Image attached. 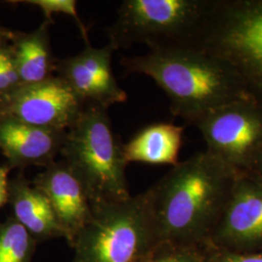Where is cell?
Here are the masks:
<instances>
[{
	"instance_id": "cell-1",
	"label": "cell",
	"mask_w": 262,
	"mask_h": 262,
	"mask_svg": "<svg viewBox=\"0 0 262 262\" xmlns=\"http://www.w3.org/2000/svg\"><path fill=\"white\" fill-rule=\"evenodd\" d=\"M238 178L207 150L173 166L144 191L159 244L201 247L206 243Z\"/></svg>"
},
{
	"instance_id": "cell-2",
	"label": "cell",
	"mask_w": 262,
	"mask_h": 262,
	"mask_svg": "<svg viewBox=\"0 0 262 262\" xmlns=\"http://www.w3.org/2000/svg\"><path fill=\"white\" fill-rule=\"evenodd\" d=\"M121 64L126 73L152 79L167 95L172 115L189 125L210 110L251 99L225 61L195 48L150 51L125 56Z\"/></svg>"
},
{
	"instance_id": "cell-3",
	"label": "cell",
	"mask_w": 262,
	"mask_h": 262,
	"mask_svg": "<svg viewBox=\"0 0 262 262\" xmlns=\"http://www.w3.org/2000/svg\"><path fill=\"white\" fill-rule=\"evenodd\" d=\"M106 108L86 105L66 131L62 161L84 187L92 209L131 196L123 144L113 130Z\"/></svg>"
},
{
	"instance_id": "cell-4",
	"label": "cell",
	"mask_w": 262,
	"mask_h": 262,
	"mask_svg": "<svg viewBox=\"0 0 262 262\" xmlns=\"http://www.w3.org/2000/svg\"><path fill=\"white\" fill-rule=\"evenodd\" d=\"M190 48L225 61L262 106V0H211Z\"/></svg>"
},
{
	"instance_id": "cell-5",
	"label": "cell",
	"mask_w": 262,
	"mask_h": 262,
	"mask_svg": "<svg viewBox=\"0 0 262 262\" xmlns=\"http://www.w3.org/2000/svg\"><path fill=\"white\" fill-rule=\"evenodd\" d=\"M159 245L144 192L93 209L76 236L72 262H146Z\"/></svg>"
},
{
	"instance_id": "cell-6",
	"label": "cell",
	"mask_w": 262,
	"mask_h": 262,
	"mask_svg": "<svg viewBox=\"0 0 262 262\" xmlns=\"http://www.w3.org/2000/svg\"><path fill=\"white\" fill-rule=\"evenodd\" d=\"M211 0H124L107 28L116 50L144 44L150 51L190 48Z\"/></svg>"
},
{
	"instance_id": "cell-7",
	"label": "cell",
	"mask_w": 262,
	"mask_h": 262,
	"mask_svg": "<svg viewBox=\"0 0 262 262\" xmlns=\"http://www.w3.org/2000/svg\"><path fill=\"white\" fill-rule=\"evenodd\" d=\"M206 150L241 177L249 174L262 147V106L251 99L235 101L200 116L192 123Z\"/></svg>"
},
{
	"instance_id": "cell-8",
	"label": "cell",
	"mask_w": 262,
	"mask_h": 262,
	"mask_svg": "<svg viewBox=\"0 0 262 262\" xmlns=\"http://www.w3.org/2000/svg\"><path fill=\"white\" fill-rule=\"evenodd\" d=\"M85 107L59 76L35 84H20L6 95L4 116L28 124L67 131Z\"/></svg>"
},
{
	"instance_id": "cell-9",
	"label": "cell",
	"mask_w": 262,
	"mask_h": 262,
	"mask_svg": "<svg viewBox=\"0 0 262 262\" xmlns=\"http://www.w3.org/2000/svg\"><path fill=\"white\" fill-rule=\"evenodd\" d=\"M205 244L235 253L261 252V182L249 176L237 179L225 212Z\"/></svg>"
},
{
	"instance_id": "cell-10",
	"label": "cell",
	"mask_w": 262,
	"mask_h": 262,
	"mask_svg": "<svg viewBox=\"0 0 262 262\" xmlns=\"http://www.w3.org/2000/svg\"><path fill=\"white\" fill-rule=\"evenodd\" d=\"M117 51L111 44L102 48L85 45L75 56L56 61V72L86 105L108 109L124 103L127 94L119 85L112 68V57Z\"/></svg>"
},
{
	"instance_id": "cell-11",
	"label": "cell",
	"mask_w": 262,
	"mask_h": 262,
	"mask_svg": "<svg viewBox=\"0 0 262 262\" xmlns=\"http://www.w3.org/2000/svg\"><path fill=\"white\" fill-rule=\"evenodd\" d=\"M32 184L47 197L64 232V239L72 246L93 215L84 187L62 160L45 167Z\"/></svg>"
},
{
	"instance_id": "cell-12",
	"label": "cell",
	"mask_w": 262,
	"mask_h": 262,
	"mask_svg": "<svg viewBox=\"0 0 262 262\" xmlns=\"http://www.w3.org/2000/svg\"><path fill=\"white\" fill-rule=\"evenodd\" d=\"M66 133L34 126L7 116L0 118V148L17 165L47 167L60 155Z\"/></svg>"
},
{
	"instance_id": "cell-13",
	"label": "cell",
	"mask_w": 262,
	"mask_h": 262,
	"mask_svg": "<svg viewBox=\"0 0 262 262\" xmlns=\"http://www.w3.org/2000/svg\"><path fill=\"white\" fill-rule=\"evenodd\" d=\"M9 200L14 219L23 225L37 243L64 238L47 197L33 184L19 178L9 184Z\"/></svg>"
},
{
	"instance_id": "cell-14",
	"label": "cell",
	"mask_w": 262,
	"mask_h": 262,
	"mask_svg": "<svg viewBox=\"0 0 262 262\" xmlns=\"http://www.w3.org/2000/svg\"><path fill=\"white\" fill-rule=\"evenodd\" d=\"M184 130V126L172 122H156L145 126L123 144L126 162L177 165Z\"/></svg>"
},
{
	"instance_id": "cell-15",
	"label": "cell",
	"mask_w": 262,
	"mask_h": 262,
	"mask_svg": "<svg viewBox=\"0 0 262 262\" xmlns=\"http://www.w3.org/2000/svg\"><path fill=\"white\" fill-rule=\"evenodd\" d=\"M44 20L36 30L19 37L12 53L21 84L40 83L56 72V58L53 56L50 27Z\"/></svg>"
},
{
	"instance_id": "cell-16",
	"label": "cell",
	"mask_w": 262,
	"mask_h": 262,
	"mask_svg": "<svg viewBox=\"0 0 262 262\" xmlns=\"http://www.w3.org/2000/svg\"><path fill=\"white\" fill-rule=\"evenodd\" d=\"M37 241L14 217L0 225V262H32Z\"/></svg>"
},
{
	"instance_id": "cell-17",
	"label": "cell",
	"mask_w": 262,
	"mask_h": 262,
	"mask_svg": "<svg viewBox=\"0 0 262 262\" xmlns=\"http://www.w3.org/2000/svg\"><path fill=\"white\" fill-rule=\"evenodd\" d=\"M149 262H204V257L198 246L163 242L155 248Z\"/></svg>"
},
{
	"instance_id": "cell-18",
	"label": "cell",
	"mask_w": 262,
	"mask_h": 262,
	"mask_svg": "<svg viewBox=\"0 0 262 262\" xmlns=\"http://www.w3.org/2000/svg\"><path fill=\"white\" fill-rule=\"evenodd\" d=\"M26 3L36 6L42 11L45 19L54 23L53 16L55 14H62L71 17L76 21V25L82 34V37L85 42V45H90V39L88 35V30L80 19L77 11V1L75 0H28Z\"/></svg>"
},
{
	"instance_id": "cell-19",
	"label": "cell",
	"mask_w": 262,
	"mask_h": 262,
	"mask_svg": "<svg viewBox=\"0 0 262 262\" xmlns=\"http://www.w3.org/2000/svg\"><path fill=\"white\" fill-rule=\"evenodd\" d=\"M21 84L12 52L0 49V93L6 95Z\"/></svg>"
},
{
	"instance_id": "cell-20",
	"label": "cell",
	"mask_w": 262,
	"mask_h": 262,
	"mask_svg": "<svg viewBox=\"0 0 262 262\" xmlns=\"http://www.w3.org/2000/svg\"><path fill=\"white\" fill-rule=\"evenodd\" d=\"M204 262H262V251L256 253H235L204 244L201 247Z\"/></svg>"
},
{
	"instance_id": "cell-21",
	"label": "cell",
	"mask_w": 262,
	"mask_h": 262,
	"mask_svg": "<svg viewBox=\"0 0 262 262\" xmlns=\"http://www.w3.org/2000/svg\"><path fill=\"white\" fill-rule=\"evenodd\" d=\"M8 167H0V208L9 200V182Z\"/></svg>"
},
{
	"instance_id": "cell-22",
	"label": "cell",
	"mask_w": 262,
	"mask_h": 262,
	"mask_svg": "<svg viewBox=\"0 0 262 262\" xmlns=\"http://www.w3.org/2000/svg\"><path fill=\"white\" fill-rule=\"evenodd\" d=\"M251 178L255 179L262 183V147L253 160V165L248 175Z\"/></svg>"
},
{
	"instance_id": "cell-23",
	"label": "cell",
	"mask_w": 262,
	"mask_h": 262,
	"mask_svg": "<svg viewBox=\"0 0 262 262\" xmlns=\"http://www.w3.org/2000/svg\"><path fill=\"white\" fill-rule=\"evenodd\" d=\"M146 262H149V259H148V260H147V261H146Z\"/></svg>"
}]
</instances>
